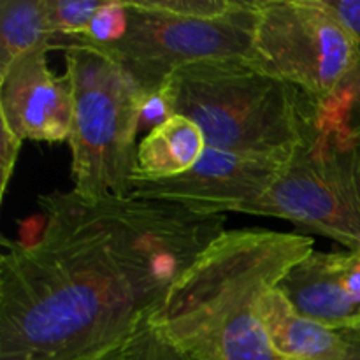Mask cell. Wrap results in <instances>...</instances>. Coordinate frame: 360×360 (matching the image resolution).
I'll list each match as a JSON object with an SVG mask.
<instances>
[{"label": "cell", "instance_id": "8", "mask_svg": "<svg viewBox=\"0 0 360 360\" xmlns=\"http://www.w3.org/2000/svg\"><path fill=\"white\" fill-rule=\"evenodd\" d=\"M283 165L206 148L190 171L174 178L132 179L130 197L185 206L195 213H245L273 186Z\"/></svg>", "mask_w": 360, "mask_h": 360}, {"label": "cell", "instance_id": "11", "mask_svg": "<svg viewBox=\"0 0 360 360\" xmlns=\"http://www.w3.org/2000/svg\"><path fill=\"white\" fill-rule=\"evenodd\" d=\"M259 311L271 348L280 360H341L347 354L345 330L301 315L278 287L262 299Z\"/></svg>", "mask_w": 360, "mask_h": 360}, {"label": "cell", "instance_id": "6", "mask_svg": "<svg viewBox=\"0 0 360 360\" xmlns=\"http://www.w3.org/2000/svg\"><path fill=\"white\" fill-rule=\"evenodd\" d=\"M122 2L125 25L120 37L90 48L111 56L143 95L162 90L172 74L192 63L250 58L257 0L221 20L176 16L155 9L148 0Z\"/></svg>", "mask_w": 360, "mask_h": 360}, {"label": "cell", "instance_id": "12", "mask_svg": "<svg viewBox=\"0 0 360 360\" xmlns=\"http://www.w3.org/2000/svg\"><path fill=\"white\" fill-rule=\"evenodd\" d=\"M206 148V137L195 122L172 115L139 143L134 178L164 179L183 174L199 162Z\"/></svg>", "mask_w": 360, "mask_h": 360}, {"label": "cell", "instance_id": "9", "mask_svg": "<svg viewBox=\"0 0 360 360\" xmlns=\"http://www.w3.org/2000/svg\"><path fill=\"white\" fill-rule=\"evenodd\" d=\"M48 51L32 49L0 76V122L23 141L63 143L72 130V81L53 74Z\"/></svg>", "mask_w": 360, "mask_h": 360}, {"label": "cell", "instance_id": "2", "mask_svg": "<svg viewBox=\"0 0 360 360\" xmlns=\"http://www.w3.org/2000/svg\"><path fill=\"white\" fill-rule=\"evenodd\" d=\"M311 252L308 236L225 229L144 322L199 360H280L264 330L260 302Z\"/></svg>", "mask_w": 360, "mask_h": 360}, {"label": "cell", "instance_id": "4", "mask_svg": "<svg viewBox=\"0 0 360 360\" xmlns=\"http://www.w3.org/2000/svg\"><path fill=\"white\" fill-rule=\"evenodd\" d=\"M245 214L292 221L360 252V118L343 90L320 104L308 139Z\"/></svg>", "mask_w": 360, "mask_h": 360}, {"label": "cell", "instance_id": "5", "mask_svg": "<svg viewBox=\"0 0 360 360\" xmlns=\"http://www.w3.org/2000/svg\"><path fill=\"white\" fill-rule=\"evenodd\" d=\"M63 51L74 90L72 130L67 141L72 190L84 197H130L144 95L105 53L81 44Z\"/></svg>", "mask_w": 360, "mask_h": 360}, {"label": "cell", "instance_id": "19", "mask_svg": "<svg viewBox=\"0 0 360 360\" xmlns=\"http://www.w3.org/2000/svg\"><path fill=\"white\" fill-rule=\"evenodd\" d=\"M347 95L348 102H350V108L354 111V115L360 118V62L357 69L352 72V76L348 77V81L345 83V86L341 88Z\"/></svg>", "mask_w": 360, "mask_h": 360}, {"label": "cell", "instance_id": "14", "mask_svg": "<svg viewBox=\"0 0 360 360\" xmlns=\"http://www.w3.org/2000/svg\"><path fill=\"white\" fill-rule=\"evenodd\" d=\"M105 0H44L46 18L53 37L83 35Z\"/></svg>", "mask_w": 360, "mask_h": 360}, {"label": "cell", "instance_id": "13", "mask_svg": "<svg viewBox=\"0 0 360 360\" xmlns=\"http://www.w3.org/2000/svg\"><path fill=\"white\" fill-rule=\"evenodd\" d=\"M51 41L44 0H0V76L32 49H51Z\"/></svg>", "mask_w": 360, "mask_h": 360}, {"label": "cell", "instance_id": "10", "mask_svg": "<svg viewBox=\"0 0 360 360\" xmlns=\"http://www.w3.org/2000/svg\"><path fill=\"white\" fill-rule=\"evenodd\" d=\"M278 288L301 315L322 326L360 327V252H311Z\"/></svg>", "mask_w": 360, "mask_h": 360}, {"label": "cell", "instance_id": "20", "mask_svg": "<svg viewBox=\"0 0 360 360\" xmlns=\"http://www.w3.org/2000/svg\"><path fill=\"white\" fill-rule=\"evenodd\" d=\"M348 340V350L341 360H360V327L345 330Z\"/></svg>", "mask_w": 360, "mask_h": 360}, {"label": "cell", "instance_id": "1", "mask_svg": "<svg viewBox=\"0 0 360 360\" xmlns=\"http://www.w3.org/2000/svg\"><path fill=\"white\" fill-rule=\"evenodd\" d=\"M32 241L2 239L0 360H91L123 347L225 214L137 197L39 195Z\"/></svg>", "mask_w": 360, "mask_h": 360}, {"label": "cell", "instance_id": "16", "mask_svg": "<svg viewBox=\"0 0 360 360\" xmlns=\"http://www.w3.org/2000/svg\"><path fill=\"white\" fill-rule=\"evenodd\" d=\"M155 9L193 20H221L245 9L248 0H148Z\"/></svg>", "mask_w": 360, "mask_h": 360}, {"label": "cell", "instance_id": "17", "mask_svg": "<svg viewBox=\"0 0 360 360\" xmlns=\"http://www.w3.org/2000/svg\"><path fill=\"white\" fill-rule=\"evenodd\" d=\"M23 139L18 137L9 127L0 122V195L6 197L7 186L14 174L18 157H20Z\"/></svg>", "mask_w": 360, "mask_h": 360}, {"label": "cell", "instance_id": "3", "mask_svg": "<svg viewBox=\"0 0 360 360\" xmlns=\"http://www.w3.org/2000/svg\"><path fill=\"white\" fill-rule=\"evenodd\" d=\"M174 115L195 122L206 146L285 165L315 129L320 102L246 58L207 60L164 84Z\"/></svg>", "mask_w": 360, "mask_h": 360}, {"label": "cell", "instance_id": "21", "mask_svg": "<svg viewBox=\"0 0 360 360\" xmlns=\"http://www.w3.org/2000/svg\"><path fill=\"white\" fill-rule=\"evenodd\" d=\"M91 360H125V345H123V347L115 348V350L108 352V354L101 355V357L91 359Z\"/></svg>", "mask_w": 360, "mask_h": 360}, {"label": "cell", "instance_id": "7", "mask_svg": "<svg viewBox=\"0 0 360 360\" xmlns=\"http://www.w3.org/2000/svg\"><path fill=\"white\" fill-rule=\"evenodd\" d=\"M248 62L323 104L357 69L360 44L322 0H257Z\"/></svg>", "mask_w": 360, "mask_h": 360}, {"label": "cell", "instance_id": "18", "mask_svg": "<svg viewBox=\"0 0 360 360\" xmlns=\"http://www.w3.org/2000/svg\"><path fill=\"white\" fill-rule=\"evenodd\" d=\"M322 4L360 44V0H322Z\"/></svg>", "mask_w": 360, "mask_h": 360}, {"label": "cell", "instance_id": "15", "mask_svg": "<svg viewBox=\"0 0 360 360\" xmlns=\"http://www.w3.org/2000/svg\"><path fill=\"white\" fill-rule=\"evenodd\" d=\"M125 360H199L151 329L146 322L141 323L136 333L125 343Z\"/></svg>", "mask_w": 360, "mask_h": 360}]
</instances>
